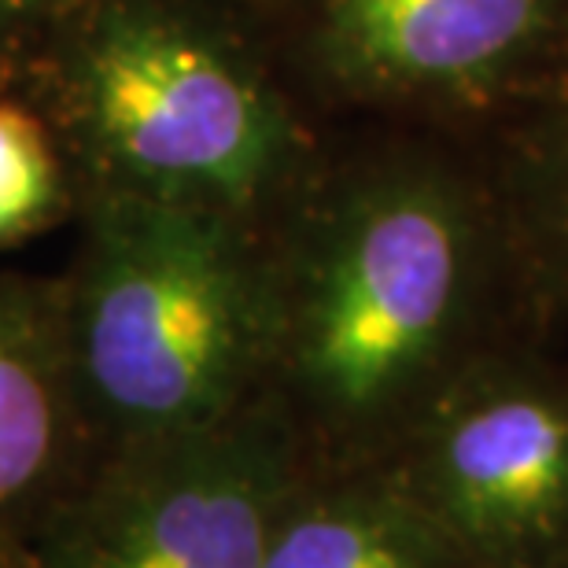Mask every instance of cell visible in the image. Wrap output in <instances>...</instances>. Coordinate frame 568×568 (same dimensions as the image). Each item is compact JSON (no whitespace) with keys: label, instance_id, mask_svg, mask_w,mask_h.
<instances>
[{"label":"cell","instance_id":"1","mask_svg":"<svg viewBox=\"0 0 568 568\" xmlns=\"http://www.w3.org/2000/svg\"><path fill=\"white\" fill-rule=\"evenodd\" d=\"M263 395L303 465L388 462L520 311L498 200L425 148L325 159L266 230Z\"/></svg>","mask_w":568,"mask_h":568},{"label":"cell","instance_id":"6","mask_svg":"<svg viewBox=\"0 0 568 568\" xmlns=\"http://www.w3.org/2000/svg\"><path fill=\"white\" fill-rule=\"evenodd\" d=\"M568 0H284L263 30L325 100L454 111L503 93L558 49Z\"/></svg>","mask_w":568,"mask_h":568},{"label":"cell","instance_id":"11","mask_svg":"<svg viewBox=\"0 0 568 568\" xmlns=\"http://www.w3.org/2000/svg\"><path fill=\"white\" fill-rule=\"evenodd\" d=\"M85 0H0V93H19L33 63Z\"/></svg>","mask_w":568,"mask_h":568},{"label":"cell","instance_id":"13","mask_svg":"<svg viewBox=\"0 0 568 568\" xmlns=\"http://www.w3.org/2000/svg\"><path fill=\"white\" fill-rule=\"evenodd\" d=\"M225 4L236 8V11H244L247 19H255L258 27H263V22L274 16V11L284 4V0H225Z\"/></svg>","mask_w":568,"mask_h":568},{"label":"cell","instance_id":"12","mask_svg":"<svg viewBox=\"0 0 568 568\" xmlns=\"http://www.w3.org/2000/svg\"><path fill=\"white\" fill-rule=\"evenodd\" d=\"M0 568H33L30 542H19V539H0Z\"/></svg>","mask_w":568,"mask_h":568},{"label":"cell","instance_id":"8","mask_svg":"<svg viewBox=\"0 0 568 568\" xmlns=\"http://www.w3.org/2000/svg\"><path fill=\"white\" fill-rule=\"evenodd\" d=\"M263 568H465L388 462L303 465L270 528Z\"/></svg>","mask_w":568,"mask_h":568},{"label":"cell","instance_id":"7","mask_svg":"<svg viewBox=\"0 0 568 568\" xmlns=\"http://www.w3.org/2000/svg\"><path fill=\"white\" fill-rule=\"evenodd\" d=\"M60 277L0 270V539L30 542L97 469Z\"/></svg>","mask_w":568,"mask_h":568},{"label":"cell","instance_id":"9","mask_svg":"<svg viewBox=\"0 0 568 568\" xmlns=\"http://www.w3.org/2000/svg\"><path fill=\"white\" fill-rule=\"evenodd\" d=\"M517 270L520 311L558 317L568 311V63L542 115L520 133L514 174L498 203Z\"/></svg>","mask_w":568,"mask_h":568},{"label":"cell","instance_id":"2","mask_svg":"<svg viewBox=\"0 0 568 568\" xmlns=\"http://www.w3.org/2000/svg\"><path fill=\"white\" fill-rule=\"evenodd\" d=\"M78 203L122 192L270 230L322 163L266 30L225 0H85L19 89Z\"/></svg>","mask_w":568,"mask_h":568},{"label":"cell","instance_id":"4","mask_svg":"<svg viewBox=\"0 0 568 568\" xmlns=\"http://www.w3.org/2000/svg\"><path fill=\"white\" fill-rule=\"evenodd\" d=\"M388 465L465 568H568V366L536 339L484 347Z\"/></svg>","mask_w":568,"mask_h":568},{"label":"cell","instance_id":"10","mask_svg":"<svg viewBox=\"0 0 568 568\" xmlns=\"http://www.w3.org/2000/svg\"><path fill=\"white\" fill-rule=\"evenodd\" d=\"M78 214V181L49 119L22 93H0V252Z\"/></svg>","mask_w":568,"mask_h":568},{"label":"cell","instance_id":"3","mask_svg":"<svg viewBox=\"0 0 568 568\" xmlns=\"http://www.w3.org/2000/svg\"><path fill=\"white\" fill-rule=\"evenodd\" d=\"M74 225L71 266L55 277L100 462L214 428L263 395V230L122 192L82 196Z\"/></svg>","mask_w":568,"mask_h":568},{"label":"cell","instance_id":"5","mask_svg":"<svg viewBox=\"0 0 568 568\" xmlns=\"http://www.w3.org/2000/svg\"><path fill=\"white\" fill-rule=\"evenodd\" d=\"M303 458L266 399L230 422L115 454L30 539L33 568H263Z\"/></svg>","mask_w":568,"mask_h":568}]
</instances>
